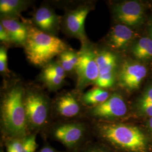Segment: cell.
<instances>
[{"label": "cell", "mask_w": 152, "mask_h": 152, "mask_svg": "<svg viewBox=\"0 0 152 152\" xmlns=\"http://www.w3.org/2000/svg\"><path fill=\"white\" fill-rule=\"evenodd\" d=\"M25 87L19 81L7 83L1 94V138L22 139L29 135L24 104Z\"/></svg>", "instance_id": "6da1fadb"}, {"label": "cell", "mask_w": 152, "mask_h": 152, "mask_svg": "<svg viewBox=\"0 0 152 152\" xmlns=\"http://www.w3.org/2000/svg\"><path fill=\"white\" fill-rule=\"evenodd\" d=\"M91 125L94 137L114 149L147 152L146 137L137 127L116 122H91Z\"/></svg>", "instance_id": "7a4b0ae2"}, {"label": "cell", "mask_w": 152, "mask_h": 152, "mask_svg": "<svg viewBox=\"0 0 152 152\" xmlns=\"http://www.w3.org/2000/svg\"><path fill=\"white\" fill-rule=\"evenodd\" d=\"M87 119L54 121L46 131L44 139H48L61 144L66 152H79L93 140L91 122Z\"/></svg>", "instance_id": "3957f363"}, {"label": "cell", "mask_w": 152, "mask_h": 152, "mask_svg": "<svg viewBox=\"0 0 152 152\" xmlns=\"http://www.w3.org/2000/svg\"><path fill=\"white\" fill-rule=\"evenodd\" d=\"M24 104L29 134H39L44 139L46 131L54 121L52 99L42 88L28 86L25 88Z\"/></svg>", "instance_id": "277c9868"}, {"label": "cell", "mask_w": 152, "mask_h": 152, "mask_svg": "<svg viewBox=\"0 0 152 152\" xmlns=\"http://www.w3.org/2000/svg\"><path fill=\"white\" fill-rule=\"evenodd\" d=\"M27 39L24 48L28 60L33 65L43 67L69 48L56 36L44 32L33 25L27 24Z\"/></svg>", "instance_id": "5b68a950"}, {"label": "cell", "mask_w": 152, "mask_h": 152, "mask_svg": "<svg viewBox=\"0 0 152 152\" xmlns=\"http://www.w3.org/2000/svg\"><path fill=\"white\" fill-rule=\"evenodd\" d=\"M81 94L76 90L64 91L52 100L54 121L81 120L85 118L86 108L80 100Z\"/></svg>", "instance_id": "8992f818"}, {"label": "cell", "mask_w": 152, "mask_h": 152, "mask_svg": "<svg viewBox=\"0 0 152 152\" xmlns=\"http://www.w3.org/2000/svg\"><path fill=\"white\" fill-rule=\"evenodd\" d=\"M77 75L76 90L81 92L90 84H95L99 77V68L96 61V50L88 42L82 44L78 51V60L75 70Z\"/></svg>", "instance_id": "52a82bcc"}, {"label": "cell", "mask_w": 152, "mask_h": 152, "mask_svg": "<svg viewBox=\"0 0 152 152\" xmlns=\"http://www.w3.org/2000/svg\"><path fill=\"white\" fill-rule=\"evenodd\" d=\"M127 106L123 96L113 93L103 103L86 108L85 118L91 122H113L127 114Z\"/></svg>", "instance_id": "ba28073f"}, {"label": "cell", "mask_w": 152, "mask_h": 152, "mask_svg": "<svg viewBox=\"0 0 152 152\" xmlns=\"http://www.w3.org/2000/svg\"><path fill=\"white\" fill-rule=\"evenodd\" d=\"M91 7L88 4H83L66 11L61 17V27L64 32L69 36L79 39L82 45L88 42L85 23Z\"/></svg>", "instance_id": "9c48e42d"}, {"label": "cell", "mask_w": 152, "mask_h": 152, "mask_svg": "<svg viewBox=\"0 0 152 152\" xmlns=\"http://www.w3.org/2000/svg\"><path fill=\"white\" fill-rule=\"evenodd\" d=\"M147 73L144 65L136 62H126L118 74V85L127 91L135 90L139 87Z\"/></svg>", "instance_id": "30bf717a"}, {"label": "cell", "mask_w": 152, "mask_h": 152, "mask_svg": "<svg viewBox=\"0 0 152 152\" xmlns=\"http://www.w3.org/2000/svg\"><path fill=\"white\" fill-rule=\"evenodd\" d=\"M113 14L115 19L128 27L139 24L143 19L144 10L141 4L135 1H127L114 6Z\"/></svg>", "instance_id": "8fae6325"}, {"label": "cell", "mask_w": 152, "mask_h": 152, "mask_svg": "<svg viewBox=\"0 0 152 152\" xmlns=\"http://www.w3.org/2000/svg\"><path fill=\"white\" fill-rule=\"evenodd\" d=\"M61 17L49 6H41L33 15V26L49 34L56 36L61 28Z\"/></svg>", "instance_id": "7c38bea8"}, {"label": "cell", "mask_w": 152, "mask_h": 152, "mask_svg": "<svg viewBox=\"0 0 152 152\" xmlns=\"http://www.w3.org/2000/svg\"><path fill=\"white\" fill-rule=\"evenodd\" d=\"M66 73L58 60L51 61L43 66L38 76V80L50 91L55 92L63 87L65 83Z\"/></svg>", "instance_id": "4fadbf2b"}, {"label": "cell", "mask_w": 152, "mask_h": 152, "mask_svg": "<svg viewBox=\"0 0 152 152\" xmlns=\"http://www.w3.org/2000/svg\"><path fill=\"white\" fill-rule=\"evenodd\" d=\"M1 25L9 33L14 44L24 46L28 37L27 24L20 22L18 18H1Z\"/></svg>", "instance_id": "5bb4252c"}, {"label": "cell", "mask_w": 152, "mask_h": 152, "mask_svg": "<svg viewBox=\"0 0 152 152\" xmlns=\"http://www.w3.org/2000/svg\"><path fill=\"white\" fill-rule=\"evenodd\" d=\"M134 32L130 28L118 24L112 28L108 35V44L113 50H120L125 48L132 40Z\"/></svg>", "instance_id": "9a60e30c"}, {"label": "cell", "mask_w": 152, "mask_h": 152, "mask_svg": "<svg viewBox=\"0 0 152 152\" xmlns=\"http://www.w3.org/2000/svg\"><path fill=\"white\" fill-rule=\"evenodd\" d=\"M96 61L99 68V76L115 75L117 58L114 53L107 51H96Z\"/></svg>", "instance_id": "2e32d148"}, {"label": "cell", "mask_w": 152, "mask_h": 152, "mask_svg": "<svg viewBox=\"0 0 152 152\" xmlns=\"http://www.w3.org/2000/svg\"><path fill=\"white\" fill-rule=\"evenodd\" d=\"M37 134H29L22 139L1 138V144L11 147L16 152H36L38 145Z\"/></svg>", "instance_id": "e0dca14e"}, {"label": "cell", "mask_w": 152, "mask_h": 152, "mask_svg": "<svg viewBox=\"0 0 152 152\" xmlns=\"http://www.w3.org/2000/svg\"><path fill=\"white\" fill-rule=\"evenodd\" d=\"M31 2L24 0H1V18H18L28 7Z\"/></svg>", "instance_id": "ac0fdd59"}, {"label": "cell", "mask_w": 152, "mask_h": 152, "mask_svg": "<svg viewBox=\"0 0 152 152\" xmlns=\"http://www.w3.org/2000/svg\"><path fill=\"white\" fill-rule=\"evenodd\" d=\"M110 96L107 90L97 87L81 94L80 100L86 108H91L103 103Z\"/></svg>", "instance_id": "d6986e66"}, {"label": "cell", "mask_w": 152, "mask_h": 152, "mask_svg": "<svg viewBox=\"0 0 152 152\" xmlns=\"http://www.w3.org/2000/svg\"><path fill=\"white\" fill-rule=\"evenodd\" d=\"M132 52L136 58L145 60L152 58V39L149 37H142L132 48Z\"/></svg>", "instance_id": "ffe728a7"}, {"label": "cell", "mask_w": 152, "mask_h": 152, "mask_svg": "<svg viewBox=\"0 0 152 152\" xmlns=\"http://www.w3.org/2000/svg\"><path fill=\"white\" fill-rule=\"evenodd\" d=\"M58 60L66 74L75 72L78 60V52L69 48L59 56Z\"/></svg>", "instance_id": "44dd1931"}, {"label": "cell", "mask_w": 152, "mask_h": 152, "mask_svg": "<svg viewBox=\"0 0 152 152\" xmlns=\"http://www.w3.org/2000/svg\"><path fill=\"white\" fill-rule=\"evenodd\" d=\"M105 147L102 144H99L98 142L92 140L78 152H112Z\"/></svg>", "instance_id": "7402d4cb"}, {"label": "cell", "mask_w": 152, "mask_h": 152, "mask_svg": "<svg viewBox=\"0 0 152 152\" xmlns=\"http://www.w3.org/2000/svg\"><path fill=\"white\" fill-rule=\"evenodd\" d=\"M0 72L1 74H6L9 72L7 48L4 45L0 48Z\"/></svg>", "instance_id": "603a6c76"}, {"label": "cell", "mask_w": 152, "mask_h": 152, "mask_svg": "<svg viewBox=\"0 0 152 152\" xmlns=\"http://www.w3.org/2000/svg\"><path fill=\"white\" fill-rule=\"evenodd\" d=\"M0 40L3 44H14L11 36L2 25L0 24Z\"/></svg>", "instance_id": "cb8c5ba5"}, {"label": "cell", "mask_w": 152, "mask_h": 152, "mask_svg": "<svg viewBox=\"0 0 152 152\" xmlns=\"http://www.w3.org/2000/svg\"><path fill=\"white\" fill-rule=\"evenodd\" d=\"M140 105H145L148 104H152V86L149 87L144 94L140 100Z\"/></svg>", "instance_id": "d4e9b609"}, {"label": "cell", "mask_w": 152, "mask_h": 152, "mask_svg": "<svg viewBox=\"0 0 152 152\" xmlns=\"http://www.w3.org/2000/svg\"><path fill=\"white\" fill-rule=\"evenodd\" d=\"M36 152H62L56 149L54 147H52L49 142L45 141V143L42 147L39 148Z\"/></svg>", "instance_id": "484cf974"}, {"label": "cell", "mask_w": 152, "mask_h": 152, "mask_svg": "<svg viewBox=\"0 0 152 152\" xmlns=\"http://www.w3.org/2000/svg\"><path fill=\"white\" fill-rule=\"evenodd\" d=\"M141 110L144 113L152 117V104H148L145 105L140 106Z\"/></svg>", "instance_id": "4316f807"}, {"label": "cell", "mask_w": 152, "mask_h": 152, "mask_svg": "<svg viewBox=\"0 0 152 152\" xmlns=\"http://www.w3.org/2000/svg\"><path fill=\"white\" fill-rule=\"evenodd\" d=\"M2 145H3L4 148H6V152H16L15 150H14L11 147H10L9 145H2Z\"/></svg>", "instance_id": "83f0119b"}, {"label": "cell", "mask_w": 152, "mask_h": 152, "mask_svg": "<svg viewBox=\"0 0 152 152\" xmlns=\"http://www.w3.org/2000/svg\"><path fill=\"white\" fill-rule=\"evenodd\" d=\"M148 126H149V130L151 131L152 134V117H151V118L149 119V123H148Z\"/></svg>", "instance_id": "f1b7e54d"}, {"label": "cell", "mask_w": 152, "mask_h": 152, "mask_svg": "<svg viewBox=\"0 0 152 152\" xmlns=\"http://www.w3.org/2000/svg\"><path fill=\"white\" fill-rule=\"evenodd\" d=\"M1 151H0V152H4V147H3L2 145H1Z\"/></svg>", "instance_id": "f546056e"}, {"label": "cell", "mask_w": 152, "mask_h": 152, "mask_svg": "<svg viewBox=\"0 0 152 152\" xmlns=\"http://www.w3.org/2000/svg\"><path fill=\"white\" fill-rule=\"evenodd\" d=\"M150 34H151V38L152 39V27L151 28V32H150Z\"/></svg>", "instance_id": "4dcf8cb0"}]
</instances>
